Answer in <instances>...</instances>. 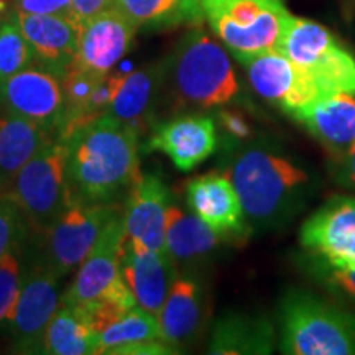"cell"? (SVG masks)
Listing matches in <instances>:
<instances>
[{
    "mask_svg": "<svg viewBox=\"0 0 355 355\" xmlns=\"http://www.w3.org/2000/svg\"><path fill=\"white\" fill-rule=\"evenodd\" d=\"M232 152L225 173L237 189L250 232L285 227L316 196V171L275 140H247Z\"/></svg>",
    "mask_w": 355,
    "mask_h": 355,
    "instance_id": "1",
    "label": "cell"
},
{
    "mask_svg": "<svg viewBox=\"0 0 355 355\" xmlns=\"http://www.w3.org/2000/svg\"><path fill=\"white\" fill-rule=\"evenodd\" d=\"M66 173L74 201L115 204L140 178V133L112 117L101 115L66 137Z\"/></svg>",
    "mask_w": 355,
    "mask_h": 355,
    "instance_id": "2",
    "label": "cell"
},
{
    "mask_svg": "<svg viewBox=\"0 0 355 355\" xmlns=\"http://www.w3.org/2000/svg\"><path fill=\"white\" fill-rule=\"evenodd\" d=\"M123 241L125 222L119 209L102 230L91 254L79 265L74 282L61 298V303L76 311L97 332L137 306L121 272Z\"/></svg>",
    "mask_w": 355,
    "mask_h": 355,
    "instance_id": "3",
    "label": "cell"
},
{
    "mask_svg": "<svg viewBox=\"0 0 355 355\" xmlns=\"http://www.w3.org/2000/svg\"><path fill=\"white\" fill-rule=\"evenodd\" d=\"M165 66V87L178 107L220 109L241 92L229 55L201 28L178 42Z\"/></svg>",
    "mask_w": 355,
    "mask_h": 355,
    "instance_id": "4",
    "label": "cell"
},
{
    "mask_svg": "<svg viewBox=\"0 0 355 355\" xmlns=\"http://www.w3.org/2000/svg\"><path fill=\"white\" fill-rule=\"evenodd\" d=\"M278 349L286 355H355V313L316 293L290 288L279 298Z\"/></svg>",
    "mask_w": 355,
    "mask_h": 355,
    "instance_id": "5",
    "label": "cell"
},
{
    "mask_svg": "<svg viewBox=\"0 0 355 355\" xmlns=\"http://www.w3.org/2000/svg\"><path fill=\"white\" fill-rule=\"evenodd\" d=\"M204 19L241 63L278 50L293 15L283 0H201Z\"/></svg>",
    "mask_w": 355,
    "mask_h": 355,
    "instance_id": "6",
    "label": "cell"
},
{
    "mask_svg": "<svg viewBox=\"0 0 355 355\" xmlns=\"http://www.w3.org/2000/svg\"><path fill=\"white\" fill-rule=\"evenodd\" d=\"M66 162L68 144L55 135L17 173L8 194L19 204L30 229L43 234L74 201Z\"/></svg>",
    "mask_w": 355,
    "mask_h": 355,
    "instance_id": "7",
    "label": "cell"
},
{
    "mask_svg": "<svg viewBox=\"0 0 355 355\" xmlns=\"http://www.w3.org/2000/svg\"><path fill=\"white\" fill-rule=\"evenodd\" d=\"M278 51L306 71L326 96L355 91V58L318 21L293 17Z\"/></svg>",
    "mask_w": 355,
    "mask_h": 355,
    "instance_id": "8",
    "label": "cell"
},
{
    "mask_svg": "<svg viewBox=\"0 0 355 355\" xmlns=\"http://www.w3.org/2000/svg\"><path fill=\"white\" fill-rule=\"evenodd\" d=\"M117 211L115 204L73 201L43 232L42 260L60 278L79 268Z\"/></svg>",
    "mask_w": 355,
    "mask_h": 355,
    "instance_id": "9",
    "label": "cell"
},
{
    "mask_svg": "<svg viewBox=\"0 0 355 355\" xmlns=\"http://www.w3.org/2000/svg\"><path fill=\"white\" fill-rule=\"evenodd\" d=\"M60 277L42 259L26 266L8 334L17 354H43L44 332L60 308Z\"/></svg>",
    "mask_w": 355,
    "mask_h": 355,
    "instance_id": "10",
    "label": "cell"
},
{
    "mask_svg": "<svg viewBox=\"0 0 355 355\" xmlns=\"http://www.w3.org/2000/svg\"><path fill=\"white\" fill-rule=\"evenodd\" d=\"M241 64L257 94L293 119L326 96L306 71L278 50L252 56Z\"/></svg>",
    "mask_w": 355,
    "mask_h": 355,
    "instance_id": "11",
    "label": "cell"
},
{
    "mask_svg": "<svg viewBox=\"0 0 355 355\" xmlns=\"http://www.w3.org/2000/svg\"><path fill=\"white\" fill-rule=\"evenodd\" d=\"M309 259L332 266H355V194L332 196L300 229Z\"/></svg>",
    "mask_w": 355,
    "mask_h": 355,
    "instance_id": "12",
    "label": "cell"
},
{
    "mask_svg": "<svg viewBox=\"0 0 355 355\" xmlns=\"http://www.w3.org/2000/svg\"><path fill=\"white\" fill-rule=\"evenodd\" d=\"M0 110L38 123L58 135L64 119L61 79L50 71L30 66L0 81Z\"/></svg>",
    "mask_w": 355,
    "mask_h": 355,
    "instance_id": "13",
    "label": "cell"
},
{
    "mask_svg": "<svg viewBox=\"0 0 355 355\" xmlns=\"http://www.w3.org/2000/svg\"><path fill=\"white\" fill-rule=\"evenodd\" d=\"M209 319V296L193 272L178 273L170 295L158 314L162 339L178 352L202 336Z\"/></svg>",
    "mask_w": 355,
    "mask_h": 355,
    "instance_id": "14",
    "label": "cell"
},
{
    "mask_svg": "<svg viewBox=\"0 0 355 355\" xmlns=\"http://www.w3.org/2000/svg\"><path fill=\"white\" fill-rule=\"evenodd\" d=\"M217 146L216 122L207 115L186 114L157 123L146 140V152H162L178 170L191 171L206 162Z\"/></svg>",
    "mask_w": 355,
    "mask_h": 355,
    "instance_id": "15",
    "label": "cell"
},
{
    "mask_svg": "<svg viewBox=\"0 0 355 355\" xmlns=\"http://www.w3.org/2000/svg\"><path fill=\"white\" fill-rule=\"evenodd\" d=\"M137 30V25L117 7L99 13L81 28L73 66L97 76H109L130 50Z\"/></svg>",
    "mask_w": 355,
    "mask_h": 355,
    "instance_id": "16",
    "label": "cell"
},
{
    "mask_svg": "<svg viewBox=\"0 0 355 355\" xmlns=\"http://www.w3.org/2000/svg\"><path fill=\"white\" fill-rule=\"evenodd\" d=\"M170 191L157 175H140L127 196L123 211L127 239L148 250L168 252L166 214L170 207Z\"/></svg>",
    "mask_w": 355,
    "mask_h": 355,
    "instance_id": "17",
    "label": "cell"
},
{
    "mask_svg": "<svg viewBox=\"0 0 355 355\" xmlns=\"http://www.w3.org/2000/svg\"><path fill=\"white\" fill-rule=\"evenodd\" d=\"M121 272L137 304L158 316L180 273L168 252L148 250L127 239L123 241Z\"/></svg>",
    "mask_w": 355,
    "mask_h": 355,
    "instance_id": "18",
    "label": "cell"
},
{
    "mask_svg": "<svg viewBox=\"0 0 355 355\" xmlns=\"http://www.w3.org/2000/svg\"><path fill=\"white\" fill-rule=\"evenodd\" d=\"M13 13L32 46L37 66L63 78L76 60L83 26L71 17Z\"/></svg>",
    "mask_w": 355,
    "mask_h": 355,
    "instance_id": "19",
    "label": "cell"
},
{
    "mask_svg": "<svg viewBox=\"0 0 355 355\" xmlns=\"http://www.w3.org/2000/svg\"><path fill=\"white\" fill-rule=\"evenodd\" d=\"M165 61L130 73H112L114 92L107 115L133 127L140 135L153 128L150 123H153V112L165 89Z\"/></svg>",
    "mask_w": 355,
    "mask_h": 355,
    "instance_id": "20",
    "label": "cell"
},
{
    "mask_svg": "<svg viewBox=\"0 0 355 355\" xmlns=\"http://www.w3.org/2000/svg\"><path fill=\"white\" fill-rule=\"evenodd\" d=\"M186 202L193 214L225 237L250 232L241 198L227 173L211 171L191 180L186 184Z\"/></svg>",
    "mask_w": 355,
    "mask_h": 355,
    "instance_id": "21",
    "label": "cell"
},
{
    "mask_svg": "<svg viewBox=\"0 0 355 355\" xmlns=\"http://www.w3.org/2000/svg\"><path fill=\"white\" fill-rule=\"evenodd\" d=\"M337 162L355 144V91L324 96L295 117Z\"/></svg>",
    "mask_w": 355,
    "mask_h": 355,
    "instance_id": "22",
    "label": "cell"
},
{
    "mask_svg": "<svg viewBox=\"0 0 355 355\" xmlns=\"http://www.w3.org/2000/svg\"><path fill=\"white\" fill-rule=\"evenodd\" d=\"M278 345L273 322L265 314L227 313L214 322L207 352L214 355H268Z\"/></svg>",
    "mask_w": 355,
    "mask_h": 355,
    "instance_id": "23",
    "label": "cell"
},
{
    "mask_svg": "<svg viewBox=\"0 0 355 355\" xmlns=\"http://www.w3.org/2000/svg\"><path fill=\"white\" fill-rule=\"evenodd\" d=\"M229 237L216 232L193 212H184L175 202L166 214V248L178 268L189 266L214 254Z\"/></svg>",
    "mask_w": 355,
    "mask_h": 355,
    "instance_id": "24",
    "label": "cell"
},
{
    "mask_svg": "<svg viewBox=\"0 0 355 355\" xmlns=\"http://www.w3.org/2000/svg\"><path fill=\"white\" fill-rule=\"evenodd\" d=\"M51 137L38 123L0 112V194L8 193L17 173Z\"/></svg>",
    "mask_w": 355,
    "mask_h": 355,
    "instance_id": "25",
    "label": "cell"
},
{
    "mask_svg": "<svg viewBox=\"0 0 355 355\" xmlns=\"http://www.w3.org/2000/svg\"><path fill=\"white\" fill-rule=\"evenodd\" d=\"M115 7L144 30L199 26L206 20L201 0H115Z\"/></svg>",
    "mask_w": 355,
    "mask_h": 355,
    "instance_id": "26",
    "label": "cell"
},
{
    "mask_svg": "<svg viewBox=\"0 0 355 355\" xmlns=\"http://www.w3.org/2000/svg\"><path fill=\"white\" fill-rule=\"evenodd\" d=\"M43 354L92 355L99 354V332L76 311L63 303L44 332Z\"/></svg>",
    "mask_w": 355,
    "mask_h": 355,
    "instance_id": "27",
    "label": "cell"
},
{
    "mask_svg": "<svg viewBox=\"0 0 355 355\" xmlns=\"http://www.w3.org/2000/svg\"><path fill=\"white\" fill-rule=\"evenodd\" d=\"M158 339H162L158 316L137 304L99 332V354L117 355L128 345Z\"/></svg>",
    "mask_w": 355,
    "mask_h": 355,
    "instance_id": "28",
    "label": "cell"
},
{
    "mask_svg": "<svg viewBox=\"0 0 355 355\" xmlns=\"http://www.w3.org/2000/svg\"><path fill=\"white\" fill-rule=\"evenodd\" d=\"M33 51L13 10L0 25V81L33 66Z\"/></svg>",
    "mask_w": 355,
    "mask_h": 355,
    "instance_id": "29",
    "label": "cell"
},
{
    "mask_svg": "<svg viewBox=\"0 0 355 355\" xmlns=\"http://www.w3.org/2000/svg\"><path fill=\"white\" fill-rule=\"evenodd\" d=\"M28 227L15 199L8 193L0 194V261L12 252L20 250Z\"/></svg>",
    "mask_w": 355,
    "mask_h": 355,
    "instance_id": "30",
    "label": "cell"
},
{
    "mask_svg": "<svg viewBox=\"0 0 355 355\" xmlns=\"http://www.w3.org/2000/svg\"><path fill=\"white\" fill-rule=\"evenodd\" d=\"M20 250L12 252L0 261V332L8 329L13 309L24 277V265L20 260Z\"/></svg>",
    "mask_w": 355,
    "mask_h": 355,
    "instance_id": "31",
    "label": "cell"
},
{
    "mask_svg": "<svg viewBox=\"0 0 355 355\" xmlns=\"http://www.w3.org/2000/svg\"><path fill=\"white\" fill-rule=\"evenodd\" d=\"M308 260L306 268L318 279L319 285L332 293L337 300L355 304V266H332L309 257Z\"/></svg>",
    "mask_w": 355,
    "mask_h": 355,
    "instance_id": "32",
    "label": "cell"
},
{
    "mask_svg": "<svg viewBox=\"0 0 355 355\" xmlns=\"http://www.w3.org/2000/svg\"><path fill=\"white\" fill-rule=\"evenodd\" d=\"M13 10L30 15H61L73 19L71 0H13Z\"/></svg>",
    "mask_w": 355,
    "mask_h": 355,
    "instance_id": "33",
    "label": "cell"
},
{
    "mask_svg": "<svg viewBox=\"0 0 355 355\" xmlns=\"http://www.w3.org/2000/svg\"><path fill=\"white\" fill-rule=\"evenodd\" d=\"M217 119H219L222 130L227 133V137L232 141L242 144V141L252 139V128L242 114L234 112V110H219Z\"/></svg>",
    "mask_w": 355,
    "mask_h": 355,
    "instance_id": "34",
    "label": "cell"
},
{
    "mask_svg": "<svg viewBox=\"0 0 355 355\" xmlns=\"http://www.w3.org/2000/svg\"><path fill=\"white\" fill-rule=\"evenodd\" d=\"M112 7H115V0H71L73 19L81 26Z\"/></svg>",
    "mask_w": 355,
    "mask_h": 355,
    "instance_id": "35",
    "label": "cell"
},
{
    "mask_svg": "<svg viewBox=\"0 0 355 355\" xmlns=\"http://www.w3.org/2000/svg\"><path fill=\"white\" fill-rule=\"evenodd\" d=\"M334 181L340 188L355 193V144L343 158L334 162Z\"/></svg>",
    "mask_w": 355,
    "mask_h": 355,
    "instance_id": "36",
    "label": "cell"
},
{
    "mask_svg": "<svg viewBox=\"0 0 355 355\" xmlns=\"http://www.w3.org/2000/svg\"><path fill=\"white\" fill-rule=\"evenodd\" d=\"M13 10V0H0V25L7 20Z\"/></svg>",
    "mask_w": 355,
    "mask_h": 355,
    "instance_id": "37",
    "label": "cell"
}]
</instances>
